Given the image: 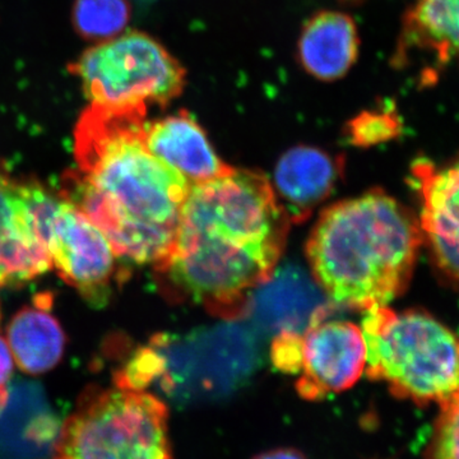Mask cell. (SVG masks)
<instances>
[{"mask_svg":"<svg viewBox=\"0 0 459 459\" xmlns=\"http://www.w3.org/2000/svg\"><path fill=\"white\" fill-rule=\"evenodd\" d=\"M430 54L439 65L459 57V0H415L403 21L400 56Z\"/></svg>","mask_w":459,"mask_h":459,"instance_id":"17","label":"cell"},{"mask_svg":"<svg viewBox=\"0 0 459 459\" xmlns=\"http://www.w3.org/2000/svg\"><path fill=\"white\" fill-rule=\"evenodd\" d=\"M290 222L264 175L232 168L190 186L174 246L155 270L172 295L237 318L274 276Z\"/></svg>","mask_w":459,"mask_h":459,"instance_id":"2","label":"cell"},{"mask_svg":"<svg viewBox=\"0 0 459 459\" xmlns=\"http://www.w3.org/2000/svg\"><path fill=\"white\" fill-rule=\"evenodd\" d=\"M401 126L394 111H362L347 123V137L355 146L370 147L394 140L400 134Z\"/></svg>","mask_w":459,"mask_h":459,"instance_id":"20","label":"cell"},{"mask_svg":"<svg viewBox=\"0 0 459 459\" xmlns=\"http://www.w3.org/2000/svg\"><path fill=\"white\" fill-rule=\"evenodd\" d=\"M422 241L416 217L373 190L322 213L307 240V261L334 304L367 312L406 290Z\"/></svg>","mask_w":459,"mask_h":459,"instance_id":"3","label":"cell"},{"mask_svg":"<svg viewBox=\"0 0 459 459\" xmlns=\"http://www.w3.org/2000/svg\"><path fill=\"white\" fill-rule=\"evenodd\" d=\"M428 459H459V392L440 403Z\"/></svg>","mask_w":459,"mask_h":459,"instance_id":"21","label":"cell"},{"mask_svg":"<svg viewBox=\"0 0 459 459\" xmlns=\"http://www.w3.org/2000/svg\"><path fill=\"white\" fill-rule=\"evenodd\" d=\"M146 143L153 155L183 175L190 186L221 177L232 169L214 152L202 126L184 111L147 123Z\"/></svg>","mask_w":459,"mask_h":459,"instance_id":"14","label":"cell"},{"mask_svg":"<svg viewBox=\"0 0 459 459\" xmlns=\"http://www.w3.org/2000/svg\"><path fill=\"white\" fill-rule=\"evenodd\" d=\"M2 407H3V404H2V403H0V410H2Z\"/></svg>","mask_w":459,"mask_h":459,"instance_id":"25","label":"cell"},{"mask_svg":"<svg viewBox=\"0 0 459 459\" xmlns=\"http://www.w3.org/2000/svg\"><path fill=\"white\" fill-rule=\"evenodd\" d=\"M359 47L358 27L351 17L341 12H319L301 30L299 62L316 80L332 82L352 68Z\"/></svg>","mask_w":459,"mask_h":459,"instance_id":"15","label":"cell"},{"mask_svg":"<svg viewBox=\"0 0 459 459\" xmlns=\"http://www.w3.org/2000/svg\"><path fill=\"white\" fill-rule=\"evenodd\" d=\"M146 107L91 104L74 129L77 168L60 197L108 238L117 258L159 265L170 253L189 181L151 152Z\"/></svg>","mask_w":459,"mask_h":459,"instance_id":"1","label":"cell"},{"mask_svg":"<svg viewBox=\"0 0 459 459\" xmlns=\"http://www.w3.org/2000/svg\"><path fill=\"white\" fill-rule=\"evenodd\" d=\"M49 255L59 276L92 307L108 303L117 255L104 234L63 198L51 225Z\"/></svg>","mask_w":459,"mask_h":459,"instance_id":"8","label":"cell"},{"mask_svg":"<svg viewBox=\"0 0 459 459\" xmlns=\"http://www.w3.org/2000/svg\"><path fill=\"white\" fill-rule=\"evenodd\" d=\"M45 296L35 305L21 309L9 323L8 342L21 370L40 376L56 368L65 350V333Z\"/></svg>","mask_w":459,"mask_h":459,"instance_id":"16","label":"cell"},{"mask_svg":"<svg viewBox=\"0 0 459 459\" xmlns=\"http://www.w3.org/2000/svg\"><path fill=\"white\" fill-rule=\"evenodd\" d=\"M91 104L166 107L183 92L186 71L168 50L142 32L99 42L71 65Z\"/></svg>","mask_w":459,"mask_h":459,"instance_id":"6","label":"cell"},{"mask_svg":"<svg viewBox=\"0 0 459 459\" xmlns=\"http://www.w3.org/2000/svg\"><path fill=\"white\" fill-rule=\"evenodd\" d=\"M153 383L165 394H225L255 369L252 334L237 325L204 329L186 336L159 334L147 344Z\"/></svg>","mask_w":459,"mask_h":459,"instance_id":"7","label":"cell"},{"mask_svg":"<svg viewBox=\"0 0 459 459\" xmlns=\"http://www.w3.org/2000/svg\"><path fill=\"white\" fill-rule=\"evenodd\" d=\"M342 168V159L316 147H294L281 157L274 171V193L290 221L303 222L327 199Z\"/></svg>","mask_w":459,"mask_h":459,"instance_id":"13","label":"cell"},{"mask_svg":"<svg viewBox=\"0 0 459 459\" xmlns=\"http://www.w3.org/2000/svg\"><path fill=\"white\" fill-rule=\"evenodd\" d=\"M253 459H307L303 453L298 449L280 448L272 449V451L261 453Z\"/></svg>","mask_w":459,"mask_h":459,"instance_id":"24","label":"cell"},{"mask_svg":"<svg viewBox=\"0 0 459 459\" xmlns=\"http://www.w3.org/2000/svg\"><path fill=\"white\" fill-rule=\"evenodd\" d=\"M51 268L47 241L23 193V180L0 172V287L23 285Z\"/></svg>","mask_w":459,"mask_h":459,"instance_id":"11","label":"cell"},{"mask_svg":"<svg viewBox=\"0 0 459 459\" xmlns=\"http://www.w3.org/2000/svg\"><path fill=\"white\" fill-rule=\"evenodd\" d=\"M168 419L164 402L147 392L87 389L54 459H172Z\"/></svg>","mask_w":459,"mask_h":459,"instance_id":"5","label":"cell"},{"mask_svg":"<svg viewBox=\"0 0 459 459\" xmlns=\"http://www.w3.org/2000/svg\"><path fill=\"white\" fill-rule=\"evenodd\" d=\"M13 373V356L9 351L8 343L0 337V403L4 406L8 398L9 380Z\"/></svg>","mask_w":459,"mask_h":459,"instance_id":"23","label":"cell"},{"mask_svg":"<svg viewBox=\"0 0 459 459\" xmlns=\"http://www.w3.org/2000/svg\"><path fill=\"white\" fill-rule=\"evenodd\" d=\"M325 314L312 320L301 340V377L296 388L307 400L351 388L367 365L361 329L343 320L325 322Z\"/></svg>","mask_w":459,"mask_h":459,"instance_id":"9","label":"cell"},{"mask_svg":"<svg viewBox=\"0 0 459 459\" xmlns=\"http://www.w3.org/2000/svg\"><path fill=\"white\" fill-rule=\"evenodd\" d=\"M128 0H75L74 25L83 39L104 42L117 38L128 25Z\"/></svg>","mask_w":459,"mask_h":459,"instance_id":"19","label":"cell"},{"mask_svg":"<svg viewBox=\"0 0 459 459\" xmlns=\"http://www.w3.org/2000/svg\"><path fill=\"white\" fill-rule=\"evenodd\" d=\"M0 410V459H45L56 452L60 427L35 383L9 386Z\"/></svg>","mask_w":459,"mask_h":459,"instance_id":"12","label":"cell"},{"mask_svg":"<svg viewBox=\"0 0 459 459\" xmlns=\"http://www.w3.org/2000/svg\"><path fill=\"white\" fill-rule=\"evenodd\" d=\"M411 183L421 198L422 237L440 270L459 283V156L442 165L418 160Z\"/></svg>","mask_w":459,"mask_h":459,"instance_id":"10","label":"cell"},{"mask_svg":"<svg viewBox=\"0 0 459 459\" xmlns=\"http://www.w3.org/2000/svg\"><path fill=\"white\" fill-rule=\"evenodd\" d=\"M301 340L298 332H279L272 344V360L277 369L285 373H299L301 362Z\"/></svg>","mask_w":459,"mask_h":459,"instance_id":"22","label":"cell"},{"mask_svg":"<svg viewBox=\"0 0 459 459\" xmlns=\"http://www.w3.org/2000/svg\"><path fill=\"white\" fill-rule=\"evenodd\" d=\"M316 291L299 271H283L255 300V313L267 328L279 332L300 329L325 312Z\"/></svg>","mask_w":459,"mask_h":459,"instance_id":"18","label":"cell"},{"mask_svg":"<svg viewBox=\"0 0 459 459\" xmlns=\"http://www.w3.org/2000/svg\"><path fill=\"white\" fill-rule=\"evenodd\" d=\"M367 374L419 406L459 392V336L421 310L371 307L362 320Z\"/></svg>","mask_w":459,"mask_h":459,"instance_id":"4","label":"cell"}]
</instances>
